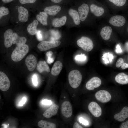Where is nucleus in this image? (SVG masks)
Returning a JSON list of instances; mask_svg holds the SVG:
<instances>
[{
	"label": "nucleus",
	"mask_w": 128,
	"mask_h": 128,
	"mask_svg": "<svg viewBox=\"0 0 128 128\" xmlns=\"http://www.w3.org/2000/svg\"><path fill=\"white\" fill-rule=\"evenodd\" d=\"M29 51V47L27 44H24L16 47L11 54V57L14 61L17 62L21 60Z\"/></svg>",
	"instance_id": "nucleus-1"
},
{
	"label": "nucleus",
	"mask_w": 128,
	"mask_h": 128,
	"mask_svg": "<svg viewBox=\"0 0 128 128\" xmlns=\"http://www.w3.org/2000/svg\"><path fill=\"white\" fill-rule=\"evenodd\" d=\"M82 76L80 72L77 70L71 71L68 75V80L71 86L73 88L78 87L80 84Z\"/></svg>",
	"instance_id": "nucleus-2"
},
{
	"label": "nucleus",
	"mask_w": 128,
	"mask_h": 128,
	"mask_svg": "<svg viewBox=\"0 0 128 128\" xmlns=\"http://www.w3.org/2000/svg\"><path fill=\"white\" fill-rule=\"evenodd\" d=\"M77 45L84 50L89 52L93 49L94 45L92 40L89 38L83 36L77 40Z\"/></svg>",
	"instance_id": "nucleus-3"
},
{
	"label": "nucleus",
	"mask_w": 128,
	"mask_h": 128,
	"mask_svg": "<svg viewBox=\"0 0 128 128\" xmlns=\"http://www.w3.org/2000/svg\"><path fill=\"white\" fill-rule=\"evenodd\" d=\"M60 43V42L59 41H41L38 44L37 47L40 51H44L51 48L56 47Z\"/></svg>",
	"instance_id": "nucleus-4"
},
{
	"label": "nucleus",
	"mask_w": 128,
	"mask_h": 128,
	"mask_svg": "<svg viewBox=\"0 0 128 128\" xmlns=\"http://www.w3.org/2000/svg\"><path fill=\"white\" fill-rule=\"evenodd\" d=\"M95 96L98 101L102 103L108 102L111 98V96L110 93L104 90L97 91L95 94Z\"/></svg>",
	"instance_id": "nucleus-5"
},
{
	"label": "nucleus",
	"mask_w": 128,
	"mask_h": 128,
	"mask_svg": "<svg viewBox=\"0 0 128 128\" xmlns=\"http://www.w3.org/2000/svg\"><path fill=\"white\" fill-rule=\"evenodd\" d=\"M10 86L9 79L4 72H0V89L2 91L8 90Z\"/></svg>",
	"instance_id": "nucleus-6"
},
{
	"label": "nucleus",
	"mask_w": 128,
	"mask_h": 128,
	"mask_svg": "<svg viewBox=\"0 0 128 128\" xmlns=\"http://www.w3.org/2000/svg\"><path fill=\"white\" fill-rule=\"evenodd\" d=\"M61 112L63 115L66 118H69L72 116L73 113L72 106L69 102L65 101L63 103Z\"/></svg>",
	"instance_id": "nucleus-7"
},
{
	"label": "nucleus",
	"mask_w": 128,
	"mask_h": 128,
	"mask_svg": "<svg viewBox=\"0 0 128 128\" xmlns=\"http://www.w3.org/2000/svg\"><path fill=\"white\" fill-rule=\"evenodd\" d=\"M89 110L91 114L96 117L100 116L102 114V110L100 106L96 102H92L88 105Z\"/></svg>",
	"instance_id": "nucleus-8"
},
{
	"label": "nucleus",
	"mask_w": 128,
	"mask_h": 128,
	"mask_svg": "<svg viewBox=\"0 0 128 128\" xmlns=\"http://www.w3.org/2000/svg\"><path fill=\"white\" fill-rule=\"evenodd\" d=\"M126 20L125 18L121 15H116L112 17L109 22L111 25L117 27L123 26L125 24Z\"/></svg>",
	"instance_id": "nucleus-9"
},
{
	"label": "nucleus",
	"mask_w": 128,
	"mask_h": 128,
	"mask_svg": "<svg viewBox=\"0 0 128 128\" xmlns=\"http://www.w3.org/2000/svg\"><path fill=\"white\" fill-rule=\"evenodd\" d=\"M25 63L28 70L32 71H33L36 67L37 64V59L34 55L30 54L26 58Z\"/></svg>",
	"instance_id": "nucleus-10"
},
{
	"label": "nucleus",
	"mask_w": 128,
	"mask_h": 128,
	"mask_svg": "<svg viewBox=\"0 0 128 128\" xmlns=\"http://www.w3.org/2000/svg\"><path fill=\"white\" fill-rule=\"evenodd\" d=\"M101 82V81L99 78L96 77H93L87 82L86 87L88 90H93L99 87Z\"/></svg>",
	"instance_id": "nucleus-11"
},
{
	"label": "nucleus",
	"mask_w": 128,
	"mask_h": 128,
	"mask_svg": "<svg viewBox=\"0 0 128 128\" xmlns=\"http://www.w3.org/2000/svg\"><path fill=\"white\" fill-rule=\"evenodd\" d=\"M78 13L80 20L84 21L87 18L89 11V7L88 5L83 3L78 8Z\"/></svg>",
	"instance_id": "nucleus-12"
},
{
	"label": "nucleus",
	"mask_w": 128,
	"mask_h": 128,
	"mask_svg": "<svg viewBox=\"0 0 128 128\" xmlns=\"http://www.w3.org/2000/svg\"><path fill=\"white\" fill-rule=\"evenodd\" d=\"M13 33L12 30L10 29H7L4 33V44L6 48L10 47L13 44L12 36Z\"/></svg>",
	"instance_id": "nucleus-13"
},
{
	"label": "nucleus",
	"mask_w": 128,
	"mask_h": 128,
	"mask_svg": "<svg viewBox=\"0 0 128 128\" xmlns=\"http://www.w3.org/2000/svg\"><path fill=\"white\" fill-rule=\"evenodd\" d=\"M59 108V106L57 104H54L52 105L44 112L43 116L47 118H51L56 114Z\"/></svg>",
	"instance_id": "nucleus-14"
},
{
	"label": "nucleus",
	"mask_w": 128,
	"mask_h": 128,
	"mask_svg": "<svg viewBox=\"0 0 128 128\" xmlns=\"http://www.w3.org/2000/svg\"><path fill=\"white\" fill-rule=\"evenodd\" d=\"M18 19L19 21L22 22L27 21L28 17V12L27 10L23 7L20 6L18 9Z\"/></svg>",
	"instance_id": "nucleus-15"
},
{
	"label": "nucleus",
	"mask_w": 128,
	"mask_h": 128,
	"mask_svg": "<svg viewBox=\"0 0 128 128\" xmlns=\"http://www.w3.org/2000/svg\"><path fill=\"white\" fill-rule=\"evenodd\" d=\"M114 117L115 119L119 122L124 121L128 117V107H124L120 112L115 114Z\"/></svg>",
	"instance_id": "nucleus-16"
},
{
	"label": "nucleus",
	"mask_w": 128,
	"mask_h": 128,
	"mask_svg": "<svg viewBox=\"0 0 128 128\" xmlns=\"http://www.w3.org/2000/svg\"><path fill=\"white\" fill-rule=\"evenodd\" d=\"M112 31V29L110 27L108 26H105L103 27L101 31V36L104 40H108L110 38Z\"/></svg>",
	"instance_id": "nucleus-17"
},
{
	"label": "nucleus",
	"mask_w": 128,
	"mask_h": 128,
	"mask_svg": "<svg viewBox=\"0 0 128 128\" xmlns=\"http://www.w3.org/2000/svg\"><path fill=\"white\" fill-rule=\"evenodd\" d=\"M13 44H15L16 46H20L25 44L27 40L24 37H19L16 32L13 33L12 36Z\"/></svg>",
	"instance_id": "nucleus-18"
},
{
	"label": "nucleus",
	"mask_w": 128,
	"mask_h": 128,
	"mask_svg": "<svg viewBox=\"0 0 128 128\" xmlns=\"http://www.w3.org/2000/svg\"><path fill=\"white\" fill-rule=\"evenodd\" d=\"M61 9V8L60 6L54 5L45 8L44 11L50 15L54 16L56 15Z\"/></svg>",
	"instance_id": "nucleus-19"
},
{
	"label": "nucleus",
	"mask_w": 128,
	"mask_h": 128,
	"mask_svg": "<svg viewBox=\"0 0 128 128\" xmlns=\"http://www.w3.org/2000/svg\"><path fill=\"white\" fill-rule=\"evenodd\" d=\"M90 7L91 12L96 16H101L104 13L105 10L103 8L95 4H91Z\"/></svg>",
	"instance_id": "nucleus-20"
},
{
	"label": "nucleus",
	"mask_w": 128,
	"mask_h": 128,
	"mask_svg": "<svg viewBox=\"0 0 128 128\" xmlns=\"http://www.w3.org/2000/svg\"><path fill=\"white\" fill-rule=\"evenodd\" d=\"M63 67L62 63L59 61L55 62L51 69V73L54 76L58 75L60 72Z\"/></svg>",
	"instance_id": "nucleus-21"
},
{
	"label": "nucleus",
	"mask_w": 128,
	"mask_h": 128,
	"mask_svg": "<svg viewBox=\"0 0 128 128\" xmlns=\"http://www.w3.org/2000/svg\"><path fill=\"white\" fill-rule=\"evenodd\" d=\"M115 81L123 85L128 83V75L123 73H121L117 75L115 77Z\"/></svg>",
	"instance_id": "nucleus-22"
},
{
	"label": "nucleus",
	"mask_w": 128,
	"mask_h": 128,
	"mask_svg": "<svg viewBox=\"0 0 128 128\" xmlns=\"http://www.w3.org/2000/svg\"><path fill=\"white\" fill-rule=\"evenodd\" d=\"M67 20V17L65 16H63L60 18H56L52 21V24L55 27H59L65 25Z\"/></svg>",
	"instance_id": "nucleus-23"
},
{
	"label": "nucleus",
	"mask_w": 128,
	"mask_h": 128,
	"mask_svg": "<svg viewBox=\"0 0 128 128\" xmlns=\"http://www.w3.org/2000/svg\"><path fill=\"white\" fill-rule=\"evenodd\" d=\"M37 69L40 73H41L44 71L47 72H50V70L48 65L44 61H40L37 65Z\"/></svg>",
	"instance_id": "nucleus-24"
},
{
	"label": "nucleus",
	"mask_w": 128,
	"mask_h": 128,
	"mask_svg": "<svg viewBox=\"0 0 128 128\" xmlns=\"http://www.w3.org/2000/svg\"><path fill=\"white\" fill-rule=\"evenodd\" d=\"M68 13L73 18L75 24L77 25H79L80 23V20L78 12L76 10L70 9Z\"/></svg>",
	"instance_id": "nucleus-25"
},
{
	"label": "nucleus",
	"mask_w": 128,
	"mask_h": 128,
	"mask_svg": "<svg viewBox=\"0 0 128 128\" xmlns=\"http://www.w3.org/2000/svg\"><path fill=\"white\" fill-rule=\"evenodd\" d=\"M38 23V21L35 20L28 25L27 27V30L30 34L33 35L36 34L37 31V27Z\"/></svg>",
	"instance_id": "nucleus-26"
},
{
	"label": "nucleus",
	"mask_w": 128,
	"mask_h": 128,
	"mask_svg": "<svg viewBox=\"0 0 128 128\" xmlns=\"http://www.w3.org/2000/svg\"><path fill=\"white\" fill-rule=\"evenodd\" d=\"M47 14L45 12H41L36 16L37 20L44 26H46L47 24Z\"/></svg>",
	"instance_id": "nucleus-27"
},
{
	"label": "nucleus",
	"mask_w": 128,
	"mask_h": 128,
	"mask_svg": "<svg viewBox=\"0 0 128 128\" xmlns=\"http://www.w3.org/2000/svg\"><path fill=\"white\" fill-rule=\"evenodd\" d=\"M38 125L42 128H55L56 125L54 123L41 120L38 123Z\"/></svg>",
	"instance_id": "nucleus-28"
},
{
	"label": "nucleus",
	"mask_w": 128,
	"mask_h": 128,
	"mask_svg": "<svg viewBox=\"0 0 128 128\" xmlns=\"http://www.w3.org/2000/svg\"><path fill=\"white\" fill-rule=\"evenodd\" d=\"M115 65L116 67L118 68L121 66L122 69H124L128 68V64L125 63L123 59L121 58L117 60Z\"/></svg>",
	"instance_id": "nucleus-29"
},
{
	"label": "nucleus",
	"mask_w": 128,
	"mask_h": 128,
	"mask_svg": "<svg viewBox=\"0 0 128 128\" xmlns=\"http://www.w3.org/2000/svg\"><path fill=\"white\" fill-rule=\"evenodd\" d=\"M116 5L120 7L123 6L125 3L126 0H109Z\"/></svg>",
	"instance_id": "nucleus-30"
},
{
	"label": "nucleus",
	"mask_w": 128,
	"mask_h": 128,
	"mask_svg": "<svg viewBox=\"0 0 128 128\" xmlns=\"http://www.w3.org/2000/svg\"><path fill=\"white\" fill-rule=\"evenodd\" d=\"M9 13L8 9L4 6L0 8V19L3 16L8 15Z\"/></svg>",
	"instance_id": "nucleus-31"
},
{
	"label": "nucleus",
	"mask_w": 128,
	"mask_h": 128,
	"mask_svg": "<svg viewBox=\"0 0 128 128\" xmlns=\"http://www.w3.org/2000/svg\"><path fill=\"white\" fill-rule=\"evenodd\" d=\"M86 58V56L84 54H81L76 55L75 57V59L77 61H85Z\"/></svg>",
	"instance_id": "nucleus-32"
},
{
	"label": "nucleus",
	"mask_w": 128,
	"mask_h": 128,
	"mask_svg": "<svg viewBox=\"0 0 128 128\" xmlns=\"http://www.w3.org/2000/svg\"><path fill=\"white\" fill-rule=\"evenodd\" d=\"M36 34L37 38L38 41H42L43 40V36L40 30L37 31Z\"/></svg>",
	"instance_id": "nucleus-33"
},
{
	"label": "nucleus",
	"mask_w": 128,
	"mask_h": 128,
	"mask_svg": "<svg viewBox=\"0 0 128 128\" xmlns=\"http://www.w3.org/2000/svg\"><path fill=\"white\" fill-rule=\"evenodd\" d=\"M36 0H19L20 3L22 4L26 3H34Z\"/></svg>",
	"instance_id": "nucleus-34"
},
{
	"label": "nucleus",
	"mask_w": 128,
	"mask_h": 128,
	"mask_svg": "<svg viewBox=\"0 0 128 128\" xmlns=\"http://www.w3.org/2000/svg\"><path fill=\"white\" fill-rule=\"evenodd\" d=\"M32 82L34 85L36 86L38 84L37 77V75L34 74L32 78Z\"/></svg>",
	"instance_id": "nucleus-35"
},
{
	"label": "nucleus",
	"mask_w": 128,
	"mask_h": 128,
	"mask_svg": "<svg viewBox=\"0 0 128 128\" xmlns=\"http://www.w3.org/2000/svg\"><path fill=\"white\" fill-rule=\"evenodd\" d=\"M80 122L82 124L85 125H87L89 124L88 122L86 120L84 119L82 117H80L79 119Z\"/></svg>",
	"instance_id": "nucleus-36"
},
{
	"label": "nucleus",
	"mask_w": 128,
	"mask_h": 128,
	"mask_svg": "<svg viewBox=\"0 0 128 128\" xmlns=\"http://www.w3.org/2000/svg\"><path fill=\"white\" fill-rule=\"evenodd\" d=\"M41 103L42 104L45 105H50L52 103L50 100L45 99L42 101Z\"/></svg>",
	"instance_id": "nucleus-37"
},
{
	"label": "nucleus",
	"mask_w": 128,
	"mask_h": 128,
	"mask_svg": "<svg viewBox=\"0 0 128 128\" xmlns=\"http://www.w3.org/2000/svg\"><path fill=\"white\" fill-rule=\"evenodd\" d=\"M120 128H128V120L123 123L120 125Z\"/></svg>",
	"instance_id": "nucleus-38"
},
{
	"label": "nucleus",
	"mask_w": 128,
	"mask_h": 128,
	"mask_svg": "<svg viewBox=\"0 0 128 128\" xmlns=\"http://www.w3.org/2000/svg\"><path fill=\"white\" fill-rule=\"evenodd\" d=\"M26 99L25 97H23L20 102L19 105L20 106H22L26 101Z\"/></svg>",
	"instance_id": "nucleus-39"
},
{
	"label": "nucleus",
	"mask_w": 128,
	"mask_h": 128,
	"mask_svg": "<svg viewBox=\"0 0 128 128\" xmlns=\"http://www.w3.org/2000/svg\"><path fill=\"white\" fill-rule=\"evenodd\" d=\"M73 128H82L83 127L77 122H75L73 125Z\"/></svg>",
	"instance_id": "nucleus-40"
},
{
	"label": "nucleus",
	"mask_w": 128,
	"mask_h": 128,
	"mask_svg": "<svg viewBox=\"0 0 128 128\" xmlns=\"http://www.w3.org/2000/svg\"><path fill=\"white\" fill-rule=\"evenodd\" d=\"M116 51L117 53H121L122 51L120 46L119 44H118L116 46Z\"/></svg>",
	"instance_id": "nucleus-41"
},
{
	"label": "nucleus",
	"mask_w": 128,
	"mask_h": 128,
	"mask_svg": "<svg viewBox=\"0 0 128 128\" xmlns=\"http://www.w3.org/2000/svg\"><path fill=\"white\" fill-rule=\"evenodd\" d=\"M53 54V52L52 51H50L46 53V55L47 59L50 58Z\"/></svg>",
	"instance_id": "nucleus-42"
},
{
	"label": "nucleus",
	"mask_w": 128,
	"mask_h": 128,
	"mask_svg": "<svg viewBox=\"0 0 128 128\" xmlns=\"http://www.w3.org/2000/svg\"><path fill=\"white\" fill-rule=\"evenodd\" d=\"M54 61V59L53 58H51L50 59H47V62L49 64H50L53 63Z\"/></svg>",
	"instance_id": "nucleus-43"
},
{
	"label": "nucleus",
	"mask_w": 128,
	"mask_h": 128,
	"mask_svg": "<svg viewBox=\"0 0 128 128\" xmlns=\"http://www.w3.org/2000/svg\"><path fill=\"white\" fill-rule=\"evenodd\" d=\"M53 2L56 3H58L60 2L63 0H50Z\"/></svg>",
	"instance_id": "nucleus-44"
},
{
	"label": "nucleus",
	"mask_w": 128,
	"mask_h": 128,
	"mask_svg": "<svg viewBox=\"0 0 128 128\" xmlns=\"http://www.w3.org/2000/svg\"><path fill=\"white\" fill-rule=\"evenodd\" d=\"M13 0H2V1L4 3H8L11 2Z\"/></svg>",
	"instance_id": "nucleus-45"
},
{
	"label": "nucleus",
	"mask_w": 128,
	"mask_h": 128,
	"mask_svg": "<svg viewBox=\"0 0 128 128\" xmlns=\"http://www.w3.org/2000/svg\"><path fill=\"white\" fill-rule=\"evenodd\" d=\"M127 46V50H127L128 51V46Z\"/></svg>",
	"instance_id": "nucleus-46"
},
{
	"label": "nucleus",
	"mask_w": 128,
	"mask_h": 128,
	"mask_svg": "<svg viewBox=\"0 0 128 128\" xmlns=\"http://www.w3.org/2000/svg\"></svg>",
	"instance_id": "nucleus-47"
}]
</instances>
